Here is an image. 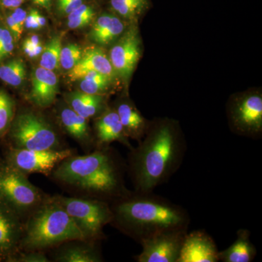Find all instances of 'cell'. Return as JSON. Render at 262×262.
<instances>
[{"label": "cell", "instance_id": "1", "mask_svg": "<svg viewBox=\"0 0 262 262\" xmlns=\"http://www.w3.org/2000/svg\"><path fill=\"white\" fill-rule=\"evenodd\" d=\"M146 132L144 140L130 149L129 159L137 192H153L168 182L182 165L187 150L185 141L172 122H160Z\"/></svg>", "mask_w": 262, "mask_h": 262}, {"label": "cell", "instance_id": "2", "mask_svg": "<svg viewBox=\"0 0 262 262\" xmlns=\"http://www.w3.org/2000/svg\"><path fill=\"white\" fill-rule=\"evenodd\" d=\"M111 208L113 222L139 244L167 231L188 230L190 224L184 208L153 192L123 194Z\"/></svg>", "mask_w": 262, "mask_h": 262}, {"label": "cell", "instance_id": "3", "mask_svg": "<svg viewBox=\"0 0 262 262\" xmlns=\"http://www.w3.org/2000/svg\"><path fill=\"white\" fill-rule=\"evenodd\" d=\"M53 177L90 192L110 196L125 194L116 164L103 150L84 156L71 155L54 169Z\"/></svg>", "mask_w": 262, "mask_h": 262}, {"label": "cell", "instance_id": "4", "mask_svg": "<svg viewBox=\"0 0 262 262\" xmlns=\"http://www.w3.org/2000/svg\"><path fill=\"white\" fill-rule=\"evenodd\" d=\"M74 241L87 239L64 208L52 198L32 211L24 227L20 242L26 251H42Z\"/></svg>", "mask_w": 262, "mask_h": 262}, {"label": "cell", "instance_id": "5", "mask_svg": "<svg viewBox=\"0 0 262 262\" xmlns=\"http://www.w3.org/2000/svg\"><path fill=\"white\" fill-rule=\"evenodd\" d=\"M53 198L72 217L87 241L100 238L103 227L113 222L111 207L104 202L60 196Z\"/></svg>", "mask_w": 262, "mask_h": 262}, {"label": "cell", "instance_id": "6", "mask_svg": "<svg viewBox=\"0 0 262 262\" xmlns=\"http://www.w3.org/2000/svg\"><path fill=\"white\" fill-rule=\"evenodd\" d=\"M10 138L16 149H61L53 127L32 112L19 114L12 125Z\"/></svg>", "mask_w": 262, "mask_h": 262}, {"label": "cell", "instance_id": "7", "mask_svg": "<svg viewBox=\"0 0 262 262\" xmlns=\"http://www.w3.org/2000/svg\"><path fill=\"white\" fill-rule=\"evenodd\" d=\"M27 176L10 165L0 170V194L18 213L33 211L43 202L42 194Z\"/></svg>", "mask_w": 262, "mask_h": 262}, {"label": "cell", "instance_id": "8", "mask_svg": "<svg viewBox=\"0 0 262 262\" xmlns=\"http://www.w3.org/2000/svg\"><path fill=\"white\" fill-rule=\"evenodd\" d=\"M72 155L70 149L33 150L12 149L9 155L10 165L26 174L42 173L49 175L66 158Z\"/></svg>", "mask_w": 262, "mask_h": 262}, {"label": "cell", "instance_id": "9", "mask_svg": "<svg viewBox=\"0 0 262 262\" xmlns=\"http://www.w3.org/2000/svg\"><path fill=\"white\" fill-rule=\"evenodd\" d=\"M188 230L167 231L143 239L138 262H177Z\"/></svg>", "mask_w": 262, "mask_h": 262}, {"label": "cell", "instance_id": "10", "mask_svg": "<svg viewBox=\"0 0 262 262\" xmlns=\"http://www.w3.org/2000/svg\"><path fill=\"white\" fill-rule=\"evenodd\" d=\"M141 57V41L137 29L131 28L124 33L110 52V61L117 75L129 80Z\"/></svg>", "mask_w": 262, "mask_h": 262}, {"label": "cell", "instance_id": "11", "mask_svg": "<svg viewBox=\"0 0 262 262\" xmlns=\"http://www.w3.org/2000/svg\"><path fill=\"white\" fill-rule=\"evenodd\" d=\"M231 119L236 130L243 135H259L262 129V98L252 94L241 98L231 110Z\"/></svg>", "mask_w": 262, "mask_h": 262}, {"label": "cell", "instance_id": "12", "mask_svg": "<svg viewBox=\"0 0 262 262\" xmlns=\"http://www.w3.org/2000/svg\"><path fill=\"white\" fill-rule=\"evenodd\" d=\"M219 252L214 241L205 231L187 232L177 262H217Z\"/></svg>", "mask_w": 262, "mask_h": 262}, {"label": "cell", "instance_id": "13", "mask_svg": "<svg viewBox=\"0 0 262 262\" xmlns=\"http://www.w3.org/2000/svg\"><path fill=\"white\" fill-rule=\"evenodd\" d=\"M58 94V77L54 71L38 67L32 77L31 101L39 107H48L56 100Z\"/></svg>", "mask_w": 262, "mask_h": 262}, {"label": "cell", "instance_id": "14", "mask_svg": "<svg viewBox=\"0 0 262 262\" xmlns=\"http://www.w3.org/2000/svg\"><path fill=\"white\" fill-rule=\"evenodd\" d=\"M91 72L101 74L112 82L117 76L110 58L100 48H91L83 52L80 61L70 70L69 77L72 81L81 80L85 74Z\"/></svg>", "mask_w": 262, "mask_h": 262}, {"label": "cell", "instance_id": "15", "mask_svg": "<svg viewBox=\"0 0 262 262\" xmlns=\"http://www.w3.org/2000/svg\"><path fill=\"white\" fill-rule=\"evenodd\" d=\"M17 213L12 207L0 204V254L13 251L21 239L23 229Z\"/></svg>", "mask_w": 262, "mask_h": 262}, {"label": "cell", "instance_id": "16", "mask_svg": "<svg viewBox=\"0 0 262 262\" xmlns=\"http://www.w3.org/2000/svg\"><path fill=\"white\" fill-rule=\"evenodd\" d=\"M96 132L99 145H108L114 141H120L129 149L133 148L115 110H106L98 117L96 122Z\"/></svg>", "mask_w": 262, "mask_h": 262}, {"label": "cell", "instance_id": "17", "mask_svg": "<svg viewBox=\"0 0 262 262\" xmlns=\"http://www.w3.org/2000/svg\"><path fill=\"white\" fill-rule=\"evenodd\" d=\"M125 24L115 15L104 14L98 17L90 32L89 37L100 46H106L122 35Z\"/></svg>", "mask_w": 262, "mask_h": 262}, {"label": "cell", "instance_id": "18", "mask_svg": "<svg viewBox=\"0 0 262 262\" xmlns=\"http://www.w3.org/2000/svg\"><path fill=\"white\" fill-rule=\"evenodd\" d=\"M248 229H239L233 244L219 252L220 261L223 262H251L256 255V248L251 243Z\"/></svg>", "mask_w": 262, "mask_h": 262}, {"label": "cell", "instance_id": "19", "mask_svg": "<svg viewBox=\"0 0 262 262\" xmlns=\"http://www.w3.org/2000/svg\"><path fill=\"white\" fill-rule=\"evenodd\" d=\"M115 111L118 114L124 130L127 137L141 140L146 131V124L144 117L130 103L122 102Z\"/></svg>", "mask_w": 262, "mask_h": 262}, {"label": "cell", "instance_id": "20", "mask_svg": "<svg viewBox=\"0 0 262 262\" xmlns=\"http://www.w3.org/2000/svg\"><path fill=\"white\" fill-rule=\"evenodd\" d=\"M67 101L71 108L87 120L97 115L103 108V98L101 95L89 94L82 91L69 94Z\"/></svg>", "mask_w": 262, "mask_h": 262}, {"label": "cell", "instance_id": "21", "mask_svg": "<svg viewBox=\"0 0 262 262\" xmlns=\"http://www.w3.org/2000/svg\"><path fill=\"white\" fill-rule=\"evenodd\" d=\"M60 120L69 135L79 142L88 144L90 135L87 119L78 115L69 106L62 108Z\"/></svg>", "mask_w": 262, "mask_h": 262}, {"label": "cell", "instance_id": "22", "mask_svg": "<svg viewBox=\"0 0 262 262\" xmlns=\"http://www.w3.org/2000/svg\"><path fill=\"white\" fill-rule=\"evenodd\" d=\"M56 261L99 262L102 261L99 253L91 245H72L58 253Z\"/></svg>", "mask_w": 262, "mask_h": 262}, {"label": "cell", "instance_id": "23", "mask_svg": "<svg viewBox=\"0 0 262 262\" xmlns=\"http://www.w3.org/2000/svg\"><path fill=\"white\" fill-rule=\"evenodd\" d=\"M27 77V68L20 58L0 63V80L12 87H19Z\"/></svg>", "mask_w": 262, "mask_h": 262}, {"label": "cell", "instance_id": "24", "mask_svg": "<svg viewBox=\"0 0 262 262\" xmlns=\"http://www.w3.org/2000/svg\"><path fill=\"white\" fill-rule=\"evenodd\" d=\"M62 49V37L55 36L43 48L39 66L47 70L55 71L60 64V56Z\"/></svg>", "mask_w": 262, "mask_h": 262}, {"label": "cell", "instance_id": "25", "mask_svg": "<svg viewBox=\"0 0 262 262\" xmlns=\"http://www.w3.org/2000/svg\"><path fill=\"white\" fill-rule=\"evenodd\" d=\"M80 80V91L93 95H101L106 92L112 82L107 77L96 72L85 74Z\"/></svg>", "mask_w": 262, "mask_h": 262}, {"label": "cell", "instance_id": "26", "mask_svg": "<svg viewBox=\"0 0 262 262\" xmlns=\"http://www.w3.org/2000/svg\"><path fill=\"white\" fill-rule=\"evenodd\" d=\"M112 7L124 18H133L146 8V0H111Z\"/></svg>", "mask_w": 262, "mask_h": 262}, {"label": "cell", "instance_id": "27", "mask_svg": "<svg viewBox=\"0 0 262 262\" xmlns=\"http://www.w3.org/2000/svg\"><path fill=\"white\" fill-rule=\"evenodd\" d=\"M94 16V11L89 5L82 4L68 15V27L80 29L91 23Z\"/></svg>", "mask_w": 262, "mask_h": 262}, {"label": "cell", "instance_id": "28", "mask_svg": "<svg viewBox=\"0 0 262 262\" xmlns=\"http://www.w3.org/2000/svg\"><path fill=\"white\" fill-rule=\"evenodd\" d=\"M83 51L76 44H69L62 47L60 56V65L63 70L70 71L75 67L82 58Z\"/></svg>", "mask_w": 262, "mask_h": 262}, {"label": "cell", "instance_id": "29", "mask_svg": "<svg viewBox=\"0 0 262 262\" xmlns=\"http://www.w3.org/2000/svg\"><path fill=\"white\" fill-rule=\"evenodd\" d=\"M14 115V103L5 91H0V134L9 127Z\"/></svg>", "mask_w": 262, "mask_h": 262}, {"label": "cell", "instance_id": "30", "mask_svg": "<svg viewBox=\"0 0 262 262\" xmlns=\"http://www.w3.org/2000/svg\"><path fill=\"white\" fill-rule=\"evenodd\" d=\"M15 39L6 27L0 26V63L9 58L15 49Z\"/></svg>", "mask_w": 262, "mask_h": 262}, {"label": "cell", "instance_id": "31", "mask_svg": "<svg viewBox=\"0 0 262 262\" xmlns=\"http://www.w3.org/2000/svg\"><path fill=\"white\" fill-rule=\"evenodd\" d=\"M46 19L37 10H31L27 13L25 20V27L29 29H39L45 27Z\"/></svg>", "mask_w": 262, "mask_h": 262}, {"label": "cell", "instance_id": "32", "mask_svg": "<svg viewBox=\"0 0 262 262\" xmlns=\"http://www.w3.org/2000/svg\"><path fill=\"white\" fill-rule=\"evenodd\" d=\"M15 261L19 262H48L50 261L46 255L40 251H27L22 253Z\"/></svg>", "mask_w": 262, "mask_h": 262}, {"label": "cell", "instance_id": "33", "mask_svg": "<svg viewBox=\"0 0 262 262\" xmlns=\"http://www.w3.org/2000/svg\"><path fill=\"white\" fill-rule=\"evenodd\" d=\"M10 15H11L13 21L16 24L20 32H23L24 27H25L26 18H27V11L19 7V8L13 9Z\"/></svg>", "mask_w": 262, "mask_h": 262}, {"label": "cell", "instance_id": "34", "mask_svg": "<svg viewBox=\"0 0 262 262\" xmlns=\"http://www.w3.org/2000/svg\"><path fill=\"white\" fill-rule=\"evenodd\" d=\"M82 4V0H70L65 3L57 4V8L60 13L69 15Z\"/></svg>", "mask_w": 262, "mask_h": 262}, {"label": "cell", "instance_id": "35", "mask_svg": "<svg viewBox=\"0 0 262 262\" xmlns=\"http://www.w3.org/2000/svg\"><path fill=\"white\" fill-rule=\"evenodd\" d=\"M39 43H40V40L37 35H32L27 38L23 44V50L25 54L29 58H33L34 48Z\"/></svg>", "mask_w": 262, "mask_h": 262}, {"label": "cell", "instance_id": "36", "mask_svg": "<svg viewBox=\"0 0 262 262\" xmlns=\"http://www.w3.org/2000/svg\"><path fill=\"white\" fill-rule=\"evenodd\" d=\"M24 2L25 0H0V3L4 8L11 10L19 8Z\"/></svg>", "mask_w": 262, "mask_h": 262}, {"label": "cell", "instance_id": "37", "mask_svg": "<svg viewBox=\"0 0 262 262\" xmlns=\"http://www.w3.org/2000/svg\"><path fill=\"white\" fill-rule=\"evenodd\" d=\"M34 4L42 7L46 9L50 10L51 8L52 0H32Z\"/></svg>", "mask_w": 262, "mask_h": 262}, {"label": "cell", "instance_id": "38", "mask_svg": "<svg viewBox=\"0 0 262 262\" xmlns=\"http://www.w3.org/2000/svg\"><path fill=\"white\" fill-rule=\"evenodd\" d=\"M70 1V0H57V4H60V3H65V2Z\"/></svg>", "mask_w": 262, "mask_h": 262}]
</instances>
